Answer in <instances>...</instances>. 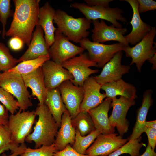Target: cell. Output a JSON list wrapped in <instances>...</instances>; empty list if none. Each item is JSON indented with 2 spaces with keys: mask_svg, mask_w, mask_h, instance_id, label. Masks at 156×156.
<instances>
[{
  "mask_svg": "<svg viewBox=\"0 0 156 156\" xmlns=\"http://www.w3.org/2000/svg\"><path fill=\"white\" fill-rule=\"evenodd\" d=\"M101 133L99 130L95 129L89 134L82 136L78 131L75 130V141L72 147L79 153L85 154L87 149Z\"/></svg>",
  "mask_w": 156,
  "mask_h": 156,
  "instance_id": "29",
  "label": "cell"
},
{
  "mask_svg": "<svg viewBox=\"0 0 156 156\" xmlns=\"http://www.w3.org/2000/svg\"><path fill=\"white\" fill-rule=\"evenodd\" d=\"M113 0H85L86 5L90 6L109 7V3Z\"/></svg>",
  "mask_w": 156,
  "mask_h": 156,
  "instance_id": "40",
  "label": "cell"
},
{
  "mask_svg": "<svg viewBox=\"0 0 156 156\" xmlns=\"http://www.w3.org/2000/svg\"><path fill=\"white\" fill-rule=\"evenodd\" d=\"M58 151L53 144L49 146H42L40 148L32 149L27 148L20 156H53Z\"/></svg>",
  "mask_w": 156,
  "mask_h": 156,
  "instance_id": "33",
  "label": "cell"
},
{
  "mask_svg": "<svg viewBox=\"0 0 156 156\" xmlns=\"http://www.w3.org/2000/svg\"><path fill=\"white\" fill-rule=\"evenodd\" d=\"M49 55L42 56L32 60H24L8 71L20 74H27L42 66L46 61L50 60Z\"/></svg>",
  "mask_w": 156,
  "mask_h": 156,
  "instance_id": "28",
  "label": "cell"
},
{
  "mask_svg": "<svg viewBox=\"0 0 156 156\" xmlns=\"http://www.w3.org/2000/svg\"><path fill=\"white\" fill-rule=\"evenodd\" d=\"M83 88L84 95L81 103L80 112H88L99 105L106 98L104 93L100 92L101 85L94 77H89L84 82Z\"/></svg>",
  "mask_w": 156,
  "mask_h": 156,
  "instance_id": "17",
  "label": "cell"
},
{
  "mask_svg": "<svg viewBox=\"0 0 156 156\" xmlns=\"http://www.w3.org/2000/svg\"><path fill=\"white\" fill-rule=\"evenodd\" d=\"M13 19L5 36H16L28 46L38 20L40 0H14Z\"/></svg>",
  "mask_w": 156,
  "mask_h": 156,
  "instance_id": "1",
  "label": "cell"
},
{
  "mask_svg": "<svg viewBox=\"0 0 156 156\" xmlns=\"http://www.w3.org/2000/svg\"><path fill=\"white\" fill-rule=\"evenodd\" d=\"M153 93L151 89L146 90L144 92L141 106L137 110L136 120L133 132L129 138V140L136 139L141 136L144 132V123L149 110L153 103L152 95Z\"/></svg>",
  "mask_w": 156,
  "mask_h": 156,
  "instance_id": "25",
  "label": "cell"
},
{
  "mask_svg": "<svg viewBox=\"0 0 156 156\" xmlns=\"http://www.w3.org/2000/svg\"><path fill=\"white\" fill-rule=\"evenodd\" d=\"M112 100L113 109L109 118V122L112 127H116L120 135L122 136L128 130L129 124L126 119L127 114L130 107L135 105V101L122 96L119 98L115 97Z\"/></svg>",
  "mask_w": 156,
  "mask_h": 156,
  "instance_id": "12",
  "label": "cell"
},
{
  "mask_svg": "<svg viewBox=\"0 0 156 156\" xmlns=\"http://www.w3.org/2000/svg\"><path fill=\"white\" fill-rule=\"evenodd\" d=\"M44 32L41 27L36 26L28 47L18 59V62L24 60L35 59L49 55L44 36Z\"/></svg>",
  "mask_w": 156,
  "mask_h": 156,
  "instance_id": "20",
  "label": "cell"
},
{
  "mask_svg": "<svg viewBox=\"0 0 156 156\" xmlns=\"http://www.w3.org/2000/svg\"><path fill=\"white\" fill-rule=\"evenodd\" d=\"M138 10L139 14L150 11L154 10L156 9V2L152 0H137Z\"/></svg>",
  "mask_w": 156,
  "mask_h": 156,
  "instance_id": "36",
  "label": "cell"
},
{
  "mask_svg": "<svg viewBox=\"0 0 156 156\" xmlns=\"http://www.w3.org/2000/svg\"><path fill=\"white\" fill-rule=\"evenodd\" d=\"M36 116L35 111L19 110L9 116L7 126L16 145L19 146L25 143L26 138L31 133Z\"/></svg>",
  "mask_w": 156,
  "mask_h": 156,
  "instance_id": "6",
  "label": "cell"
},
{
  "mask_svg": "<svg viewBox=\"0 0 156 156\" xmlns=\"http://www.w3.org/2000/svg\"><path fill=\"white\" fill-rule=\"evenodd\" d=\"M156 34V29L153 27L151 30L134 47L126 46L123 51L127 57L132 61L130 66L135 64L138 71H141L142 67L146 61L156 53V47L153 46Z\"/></svg>",
  "mask_w": 156,
  "mask_h": 156,
  "instance_id": "7",
  "label": "cell"
},
{
  "mask_svg": "<svg viewBox=\"0 0 156 156\" xmlns=\"http://www.w3.org/2000/svg\"><path fill=\"white\" fill-rule=\"evenodd\" d=\"M139 156H156V153L148 143L145 152L142 155Z\"/></svg>",
  "mask_w": 156,
  "mask_h": 156,
  "instance_id": "43",
  "label": "cell"
},
{
  "mask_svg": "<svg viewBox=\"0 0 156 156\" xmlns=\"http://www.w3.org/2000/svg\"><path fill=\"white\" fill-rule=\"evenodd\" d=\"M144 132L147 135L149 145L154 150L156 145V129L145 127Z\"/></svg>",
  "mask_w": 156,
  "mask_h": 156,
  "instance_id": "38",
  "label": "cell"
},
{
  "mask_svg": "<svg viewBox=\"0 0 156 156\" xmlns=\"http://www.w3.org/2000/svg\"><path fill=\"white\" fill-rule=\"evenodd\" d=\"M94 27L92 30V38L93 42L103 43L107 41H114L128 45L124 35L127 31L125 27L118 28L112 25L108 26L104 20L99 19L92 21Z\"/></svg>",
  "mask_w": 156,
  "mask_h": 156,
  "instance_id": "13",
  "label": "cell"
},
{
  "mask_svg": "<svg viewBox=\"0 0 156 156\" xmlns=\"http://www.w3.org/2000/svg\"><path fill=\"white\" fill-rule=\"evenodd\" d=\"M18 59L11 54L9 49L0 42V70L3 72L7 71L16 65Z\"/></svg>",
  "mask_w": 156,
  "mask_h": 156,
  "instance_id": "31",
  "label": "cell"
},
{
  "mask_svg": "<svg viewBox=\"0 0 156 156\" xmlns=\"http://www.w3.org/2000/svg\"><path fill=\"white\" fill-rule=\"evenodd\" d=\"M85 49L76 46L57 29L54 42L49 49L50 57L54 62L62 65L66 61L83 53Z\"/></svg>",
  "mask_w": 156,
  "mask_h": 156,
  "instance_id": "10",
  "label": "cell"
},
{
  "mask_svg": "<svg viewBox=\"0 0 156 156\" xmlns=\"http://www.w3.org/2000/svg\"><path fill=\"white\" fill-rule=\"evenodd\" d=\"M70 6L79 10L84 15L85 18L89 20H105L111 23L115 27L118 28L122 27L118 21L124 23H127V19L122 14L123 11L118 7L90 6L85 3L77 2L71 4Z\"/></svg>",
  "mask_w": 156,
  "mask_h": 156,
  "instance_id": "5",
  "label": "cell"
},
{
  "mask_svg": "<svg viewBox=\"0 0 156 156\" xmlns=\"http://www.w3.org/2000/svg\"><path fill=\"white\" fill-rule=\"evenodd\" d=\"M62 101L72 118L80 112L84 91L83 87L74 85L69 80L62 83L58 87Z\"/></svg>",
  "mask_w": 156,
  "mask_h": 156,
  "instance_id": "14",
  "label": "cell"
},
{
  "mask_svg": "<svg viewBox=\"0 0 156 156\" xmlns=\"http://www.w3.org/2000/svg\"><path fill=\"white\" fill-rule=\"evenodd\" d=\"M122 51L117 52L104 66L100 73L94 77L96 81L101 86L120 79L123 75L129 72L131 69L130 66L121 63Z\"/></svg>",
  "mask_w": 156,
  "mask_h": 156,
  "instance_id": "15",
  "label": "cell"
},
{
  "mask_svg": "<svg viewBox=\"0 0 156 156\" xmlns=\"http://www.w3.org/2000/svg\"><path fill=\"white\" fill-rule=\"evenodd\" d=\"M9 150H10V148L9 147H6L1 149H0V155L4 153L5 151Z\"/></svg>",
  "mask_w": 156,
  "mask_h": 156,
  "instance_id": "46",
  "label": "cell"
},
{
  "mask_svg": "<svg viewBox=\"0 0 156 156\" xmlns=\"http://www.w3.org/2000/svg\"><path fill=\"white\" fill-rule=\"evenodd\" d=\"M71 119L66 109L62 115L60 126L54 143L58 151L63 150L68 145H73L75 142V129L72 125Z\"/></svg>",
  "mask_w": 156,
  "mask_h": 156,
  "instance_id": "22",
  "label": "cell"
},
{
  "mask_svg": "<svg viewBox=\"0 0 156 156\" xmlns=\"http://www.w3.org/2000/svg\"><path fill=\"white\" fill-rule=\"evenodd\" d=\"M23 44L22 40L16 36L12 37L8 42L10 48L15 51H18L21 49L23 47Z\"/></svg>",
  "mask_w": 156,
  "mask_h": 156,
  "instance_id": "39",
  "label": "cell"
},
{
  "mask_svg": "<svg viewBox=\"0 0 156 156\" xmlns=\"http://www.w3.org/2000/svg\"><path fill=\"white\" fill-rule=\"evenodd\" d=\"M26 87L30 88L32 96L36 97L38 105L44 104L47 89L46 88L41 67L29 73L21 75Z\"/></svg>",
  "mask_w": 156,
  "mask_h": 156,
  "instance_id": "23",
  "label": "cell"
},
{
  "mask_svg": "<svg viewBox=\"0 0 156 156\" xmlns=\"http://www.w3.org/2000/svg\"><path fill=\"white\" fill-rule=\"evenodd\" d=\"M146 127L156 129V120L146 121L144 123Z\"/></svg>",
  "mask_w": 156,
  "mask_h": 156,
  "instance_id": "45",
  "label": "cell"
},
{
  "mask_svg": "<svg viewBox=\"0 0 156 156\" xmlns=\"http://www.w3.org/2000/svg\"><path fill=\"white\" fill-rule=\"evenodd\" d=\"M55 12V10L48 2L40 8L39 10L36 26H40L42 28L46 45L49 49L54 42L55 31L57 29L53 24Z\"/></svg>",
  "mask_w": 156,
  "mask_h": 156,
  "instance_id": "21",
  "label": "cell"
},
{
  "mask_svg": "<svg viewBox=\"0 0 156 156\" xmlns=\"http://www.w3.org/2000/svg\"><path fill=\"white\" fill-rule=\"evenodd\" d=\"M19 146L16 145L13 142L7 126L0 125V149L9 147L12 153L18 149Z\"/></svg>",
  "mask_w": 156,
  "mask_h": 156,
  "instance_id": "35",
  "label": "cell"
},
{
  "mask_svg": "<svg viewBox=\"0 0 156 156\" xmlns=\"http://www.w3.org/2000/svg\"><path fill=\"white\" fill-rule=\"evenodd\" d=\"M142 137L132 140H129L128 142L108 156H119L123 154H129L131 156H139L140 151L145 144L141 142Z\"/></svg>",
  "mask_w": 156,
  "mask_h": 156,
  "instance_id": "30",
  "label": "cell"
},
{
  "mask_svg": "<svg viewBox=\"0 0 156 156\" xmlns=\"http://www.w3.org/2000/svg\"><path fill=\"white\" fill-rule=\"evenodd\" d=\"M112 99L106 98L99 105L88 112L93 122L95 129L99 130L102 134L114 132L115 128L110 125L108 113L111 107Z\"/></svg>",
  "mask_w": 156,
  "mask_h": 156,
  "instance_id": "19",
  "label": "cell"
},
{
  "mask_svg": "<svg viewBox=\"0 0 156 156\" xmlns=\"http://www.w3.org/2000/svg\"><path fill=\"white\" fill-rule=\"evenodd\" d=\"M53 22L57 27V30L70 40L77 43L89 36L90 32L88 30L92 21L85 18H74L59 9L55 10Z\"/></svg>",
  "mask_w": 156,
  "mask_h": 156,
  "instance_id": "3",
  "label": "cell"
},
{
  "mask_svg": "<svg viewBox=\"0 0 156 156\" xmlns=\"http://www.w3.org/2000/svg\"><path fill=\"white\" fill-rule=\"evenodd\" d=\"M11 1L0 0V21L2 25V36L5 39L6 31V27L8 19L13 16L14 12L11 9Z\"/></svg>",
  "mask_w": 156,
  "mask_h": 156,
  "instance_id": "32",
  "label": "cell"
},
{
  "mask_svg": "<svg viewBox=\"0 0 156 156\" xmlns=\"http://www.w3.org/2000/svg\"><path fill=\"white\" fill-rule=\"evenodd\" d=\"M2 30H0V35L2 33Z\"/></svg>",
  "mask_w": 156,
  "mask_h": 156,
  "instance_id": "47",
  "label": "cell"
},
{
  "mask_svg": "<svg viewBox=\"0 0 156 156\" xmlns=\"http://www.w3.org/2000/svg\"><path fill=\"white\" fill-rule=\"evenodd\" d=\"M44 104L48 107L60 128L62 115L66 109L58 87L47 90Z\"/></svg>",
  "mask_w": 156,
  "mask_h": 156,
  "instance_id": "26",
  "label": "cell"
},
{
  "mask_svg": "<svg viewBox=\"0 0 156 156\" xmlns=\"http://www.w3.org/2000/svg\"><path fill=\"white\" fill-rule=\"evenodd\" d=\"M53 156H88L80 153L75 150L70 145H68L63 150L54 153Z\"/></svg>",
  "mask_w": 156,
  "mask_h": 156,
  "instance_id": "37",
  "label": "cell"
},
{
  "mask_svg": "<svg viewBox=\"0 0 156 156\" xmlns=\"http://www.w3.org/2000/svg\"><path fill=\"white\" fill-rule=\"evenodd\" d=\"M148 61L152 64V70H155L156 69V53L153 56L149 58Z\"/></svg>",
  "mask_w": 156,
  "mask_h": 156,
  "instance_id": "44",
  "label": "cell"
},
{
  "mask_svg": "<svg viewBox=\"0 0 156 156\" xmlns=\"http://www.w3.org/2000/svg\"><path fill=\"white\" fill-rule=\"evenodd\" d=\"M27 148V146L25 143L22 144L19 146L18 149L11 154L8 155L3 153L2 154L1 156H18L23 153Z\"/></svg>",
  "mask_w": 156,
  "mask_h": 156,
  "instance_id": "42",
  "label": "cell"
},
{
  "mask_svg": "<svg viewBox=\"0 0 156 156\" xmlns=\"http://www.w3.org/2000/svg\"><path fill=\"white\" fill-rule=\"evenodd\" d=\"M0 102L11 114H14L19 108L17 101L10 93L0 87Z\"/></svg>",
  "mask_w": 156,
  "mask_h": 156,
  "instance_id": "34",
  "label": "cell"
},
{
  "mask_svg": "<svg viewBox=\"0 0 156 156\" xmlns=\"http://www.w3.org/2000/svg\"><path fill=\"white\" fill-rule=\"evenodd\" d=\"M79 43L80 47L88 51L90 60L100 68H103L117 52L123 51L126 47L119 42L110 44L96 42L87 38L83 39Z\"/></svg>",
  "mask_w": 156,
  "mask_h": 156,
  "instance_id": "8",
  "label": "cell"
},
{
  "mask_svg": "<svg viewBox=\"0 0 156 156\" xmlns=\"http://www.w3.org/2000/svg\"><path fill=\"white\" fill-rule=\"evenodd\" d=\"M9 116L8 111L3 105L0 104V125H7Z\"/></svg>",
  "mask_w": 156,
  "mask_h": 156,
  "instance_id": "41",
  "label": "cell"
},
{
  "mask_svg": "<svg viewBox=\"0 0 156 156\" xmlns=\"http://www.w3.org/2000/svg\"><path fill=\"white\" fill-rule=\"evenodd\" d=\"M62 65L73 76V79L70 80L71 82L76 86L81 87L90 75L99 71L98 70L90 68L91 67H98L86 53H81L66 61Z\"/></svg>",
  "mask_w": 156,
  "mask_h": 156,
  "instance_id": "9",
  "label": "cell"
},
{
  "mask_svg": "<svg viewBox=\"0 0 156 156\" xmlns=\"http://www.w3.org/2000/svg\"><path fill=\"white\" fill-rule=\"evenodd\" d=\"M1 70H0V75L1 74Z\"/></svg>",
  "mask_w": 156,
  "mask_h": 156,
  "instance_id": "48",
  "label": "cell"
},
{
  "mask_svg": "<svg viewBox=\"0 0 156 156\" xmlns=\"http://www.w3.org/2000/svg\"><path fill=\"white\" fill-rule=\"evenodd\" d=\"M131 7L133 14L130 23L132 27L131 31L125 36L127 42L132 45H135L139 42L152 29L153 27L141 19L138 10V4L136 0H125Z\"/></svg>",
  "mask_w": 156,
  "mask_h": 156,
  "instance_id": "18",
  "label": "cell"
},
{
  "mask_svg": "<svg viewBox=\"0 0 156 156\" xmlns=\"http://www.w3.org/2000/svg\"><path fill=\"white\" fill-rule=\"evenodd\" d=\"M35 111L38 119L33 131L26 137L25 141L29 143L34 142L35 148L53 144L59 128L57 124L44 104L38 105Z\"/></svg>",
  "mask_w": 156,
  "mask_h": 156,
  "instance_id": "2",
  "label": "cell"
},
{
  "mask_svg": "<svg viewBox=\"0 0 156 156\" xmlns=\"http://www.w3.org/2000/svg\"><path fill=\"white\" fill-rule=\"evenodd\" d=\"M114 133L100 134L86 150L88 156H108L126 143L129 138H124Z\"/></svg>",
  "mask_w": 156,
  "mask_h": 156,
  "instance_id": "11",
  "label": "cell"
},
{
  "mask_svg": "<svg viewBox=\"0 0 156 156\" xmlns=\"http://www.w3.org/2000/svg\"><path fill=\"white\" fill-rule=\"evenodd\" d=\"M101 89L105 92L106 98L111 99L118 95L133 100L138 97L135 87L122 78L101 85Z\"/></svg>",
  "mask_w": 156,
  "mask_h": 156,
  "instance_id": "24",
  "label": "cell"
},
{
  "mask_svg": "<svg viewBox=\"0 0 156 156\" xmlns=\"http://www.w3.org/2000/svg\"><path fill=\"white\" fill-rule=\"evenodd\" d=\"M41 67L47 90L58 88L64 81L73 79L72 75L62 65L50 59L46 61Z\"/></svg>",
  "mask_w": 156,
  "mask_h": 156,
  "instance_id": "16",
  "label": "cell"
},
{
  "mask_svg": "<svg viewBox=\"0 0 156 156\" xmlns=\"http://www.w3.org/2000/svg\"><path fill=\"white\" fill-rule=\"evenodd\" d=\"M73 126L82 136H86L95 130L92 118L87 112H80L72 118Z\"/></svg>",
  "mask_w": 156,
  "mask_h": 156,
  "instance_id": "27",
  "label": "cell"
},
{
  "mask_svg": "<svg viewBox=\"0 0 156 156\" xmlns=\"http://www.w3.org/2000/svg\"><path fill=\"white\" fill-rule=\"evenodd\" d=\"M0 87L16 98L19 110L25 111L33 105L30 99L31 96L25 85L21 75L8 71L1 73Z\"/></svg>",
  "mask_w": 156,
  "mask_h": 156,
  "instance_id": "4",
  "label": "cell"
}]
</instances>
